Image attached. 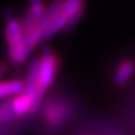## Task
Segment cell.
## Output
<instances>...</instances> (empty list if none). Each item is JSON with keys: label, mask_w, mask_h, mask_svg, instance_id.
<instances>
[{"label": "cell", "mask_w": 135, "mask_h": 135, "mask_svg": "<svg viewBox=\"0 0 135 135\" xmlns=\"http://www.w3.org/2000/svg\"><path fill=\"white\" fill-rule=\"evenodd\" d=\"M68 110L67 108L63 105L60 106H53L51 110L47 112L46 114V122L48 126L51 127H56V126L61 125L64 123L65 119L67 118Z\"/></svg>", "instance_id": "cell-9"}, {"label": "cell", "mask_w": 135, "mask_h": 135, "mask_svg": "<svg viewBox=\"0 0 135 135\" xmlns=\"http://www.w3.org/2000/svg\"><path fill=\"white\" fill-rule=\"evenodd\" d=\"M3 16L8 21V20L14 18V13H13V11L10 9V8H6V9L3 10Z\"/></svg>", "instance_id": "cell-12"}, {"label": "cell", "mask_w": 135, "mask_h": 135, "mask_svg": "<svg viewBox=\"0 0 135 135\" xmlns=\"http://www.w3.org/2000/svg\"><path fill=\"white\" fill-rule=\"evenodd\" d=\"M44 11H45V8L42 3L31 4L30 8L23 18V21H22V27H23L24 33L37 27V24H38L41 16L43 15Z\"/></svg>", "instance_id": "cell-3"}, {"label": "cell", "mask_w": 135, "mask_h": 135, "mask_svg": "<svg viewBox=\"0 0 135 135\" xmlns=\"http://www.w3.org/2000/svg\"><path fill=\"white\" fill-rule=\"evenodd\" d=\"M6 70H7V65L4 62H0V78L4 75Z\"/></svg>", "instance_id": "cell-13"}, {"label": "cell", "mask_w": 135, "mask_h": 135, "mask_svg": "<svg viewBox=\"0 0 135 135\" xmlns=\"http://www.w3.org/2000/svg\"><path fill=\"white\" fill-rule=\"evenodd\" d=\"M66 21H67L66 17H64L62 14H59L58 16H56L45 28L41 30L40 41L48 40L49 38H51L57 32H59L60 30L65 29Z\"/></svg>", "instance_id": "cell-6"}, {"label": "cell", "mask_w": 135, "mask_h": 135, "mask_svg": "<svg viewBox=\"0 0 135 135\" xmlns=\"http://www.w3.org/2000/svg\"><path fill=\"white\" fill-rule=\"evenodd\" d=\"M15 114L12 109V101L0 103V135H10V125L14 119Z\"/></svg>", "instance_id": "cell-4"}, {"label": "cell", "mask_w": 135, "mask_h": 135, "mask_svg": "<svg viewBox=\"0 0 135 135\" xmlns=\"http://www.w3.org/2000/svg\"><path fill=\"white\" fill-rule=\"evenodd\" d=\"M63 2L64 1H62V0H55L49 5L45 9L43 15L41 16V18L39 20L37 28H39L40 30L44 29L56 16L61 14V11L63 8Z\"/></svg>", "instance_id": "cell-5"}, {"label": "cell", "mask_w": 135, "mask_h": 135, "mask_svg": "<svg viewBox=\"0 0 135 135\" xmlns=\"http://www.w3.org/2000/svg\"><path fill=\"white\" fill-rule=\"evenodd\" d=\"M82 2H83V0H65L63 2L61 14L66 18H69L72 15L76 14L77 12L83 10L82 9Z\"/></svg>", "instance_id": "cell-11"}, {"label": "cell", "mask_w": 135, "mask_h": 135, "mask_svg": "<svg viewBox=\"0 0 135 135\" xmlns=\"http://www.w3.org/2000/svg\"><path fill=\"white\" fill-rule=\"evenodd\" d=\"M31 4H38V3H42V0H30Z\"/></svg>", "instance_id": "cell-14"}, {"label": "cell", "mask_w": 135, "mask_h": 135, "mask_svg": "<svg viewBox=\"0 0 135 135\" xmlns=\"http://www.w3.org/2000/svg\"><path fill=\"white\" fill-rule=\"evenodd\" d=\"M25 87V82L20 80L0 82V99L21 94Z\"/></svg>", "instance_id": "cell-7"}, {"label": "cell", "mask_w": 135, "mask_h": 135, "mask_svg": "<svg viewBox=\"0 0 135 135\" xmlns=\"http://www.w3.org/2000/svg\"><path fill=\"white\" fill-rule=\"evenodd\" d=\"M57 69V59L54 56L51 50L45 48L42 51L40 59V68H39L37 89L46 91L47 87L53 82Z\"/></svg>", "instance_id": "cell-1"}, {"label": "cell", "mask_w": 135, "mask_h": 135, "mask_svg": "<svg viewBox=\"0 0 135 135\" xmlns=\"http://www.w3.org/2000/svg\"><path fill=\"white\" fill-rule=\"evenodd\" d=\"M134 72V64L129 60H124L119 64L114 74V83L116 85H123L128 81Z\"/></svg>", "instance_id": "cell-8"}, {"label": "cell", "mask_w": 135, "mask_h": 135, "mask_svg": "<svg viewBox=\"0 0 135 135\" xmlns=\"http://www.w3.org/2000/svg\"><path fill=\"white\" fill-rule=\"evenodd\" d=\"M5 37L7 40L8 46L20 43L24 38V31L22 23L16 18H12L7 21L5 28Z\"/></svg>", "instance_id": "cell-2"}, {"label": "cell", "mask_w": 135, "mask_h": 135, "mask_svg": "<svg viewBox=\"0 0 135 135\" xmlns=\"http://www.w3.org/2000/svg\"><path fill=\"white\" fill-rule=\"evenodd\" d=\"M31 106V99L24 94H19L12 100V109L16 116H23L29 113Z\"/></svg>", "instance_id": "cell-10"}]
</instances>
